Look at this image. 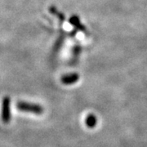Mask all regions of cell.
Returning a JSON list of instances; mask_svg holds the SVG:
<instances>
[{"mask_svg": "<svg viewBox=\"0 0 147 147\" xmlns=\"http://www.w3.org/2000/svg\"><path fill=\"white\" fill-rule=\"evenodd\" d=\"M79 75L76 74H66V75H64L63 77L61 78V82L64 84H74L78 79H79Z\"/></svg>", "mask_w": 147, "mask_h": 147, "instance_id": "4", "label": "cell"}, {"mask_svg": "<svg viewBox=\"0 0 147 147\" xmlns=\"http://www.w3.org/2000/svg\"><path fill=\"white\" fill-rule=\"evenodd\" d=\"M11 100L9 96H4L2 102V112H1V119L3 123L7 124L11 120Z\"/></svg>", "mask_w": 147, "mask_h": 147, "instance_id": "2", "label": "cell"}, {"mask_svg": "<svg viewBox=\"0 0 147 147\" xmlns=\"http://www.w3.org/2000/svg\"><path fill=\"white\" fill-rule=\"evenodd\" d=\"M17 109L23 112H28V113H33L35 115H42L43 113V108L42 105L34 104V103H29L26 101H19L16 104Z\"/></svg>", "mask_w": 147, "mask_h": 147, "instance_id": "1", "label": "cell"}, {"mask_svg": "<svg viewBox=\"0 0 147 147\" xmlns=\"http://www.w3.org/2000/svg\"><path fill=\"white\" fill-rule=\"evenodd\" d=\"M84 123L88 128H94L97 124V119L94 114H88L84 119Z\"/></svg>", "mask_w": 147, "mask_h": 147, "instance_id": "3", "label": "cell"}]
</instances>
